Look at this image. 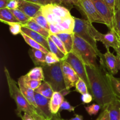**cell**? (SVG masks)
Wrapping results in <instances>:
<instances>
[{
    "instance_id": "22",
    "label": "cell",
    "mask_w": 120,
    "mask_h": 120,
    "mask_svg": "<svg viewBox=\"0 0 120 120\" xmlns=\"http://www.w3.org/2000/svg\"><path fill=\"white\" fill-rule=\"evenodd\" d=\"M110 120H120V101L116 100L111 102L107 107Z\"/></svg>"
},
{
    "instance_id": "13",
    "label": "cell",
    "mask_w": 120,
    "mask_h": 120,
    "mask_svg": "<svg viewBox=\"0 0 120 120\" xmlns=\"http://www.w3.org/2000/svg\"><path fill=\"white\" fill-rule=\"evenodd\" d=\"M18 9L26 14L28 16L32 18L41 10L42 5L30 2L28 0H18Z\"/></svg>"
},
{
    "instance_id": "41",
    "label": "cell",
    "mask_w": 120,
    "mask_h": 120,
    "mask_svg": "<svg viewBox=\"0 0 120 120\" xmlns=\"http://www.w3.org/2000/svg\"><path fill=\"white\" fill-rule=\"evenodd\" d=\"M18 0H10L7 5V8L9 9H18Z\"/></svg>"
},
{
    "instance_id": "30",
    "label": "cell",
    "mask_w": 120,
    "mask_h": 120,
    "mask_svg": "<svg viewBox=\"0 0 120 120\" xmlns=\"http://www.w3.org/2000/svg\"><path fill=\"white\" fill-rule=\"evenodd\" d=\"M32 19L34 21H36L39 25H40L41 27L49 31V29H50V24L49 23L48 21L46 18L45 16L43 15V14L41 12V11H39L36 14V15L34 17L32 18Z\"/></svg>"
},
{
    "instance_id": "15",
    "label": "cell",
    "mask_w": 120,
    "mask_h": 120,
    "mask_svg": "<svg viewBox=\"0 0 120 120\" xmlns=\"http://www.w3.org/2000/svg\"><path fill=\"white\" fill-rule=\"evenodd\" d=\"M18 84L20 90L21 91L22 94L24 95L27 101L32 106L36 108V109H37V105H36L35 99V90L30 88L26 84L22 76L18 79Z\"/></svg>"
},
{
    "instance_id": "42",
    "label": "cell",
    "mask_w": 120,
    "mask_h": 120,
    "mask_svg": "<svg viewBox=\"0 0 120 120\" xmlns=\"http://www.w3.org/2000/svg\"><path fill=\"white\" fill-rule=\"evenodd\" d=\"M99 120H110L109 111L107 108L103 109L102 112L100 114Z\"/></svg>"
},
{
    "instance_id": "9",
    "label": "cell",
    "mask_w": 120,
    "mask_h": 120,
    "mask_svg": "<svg viewBox=\"0 0 120 120\" xmlns=\"http://www.w3.org/2000/svg\"><path fill=\"white\" fill-rule=\"evenodd\" d=\"M98 12L110 30L114 29V12L104 0H91Z\"/></svg>"
},
{
    "instance_id": "7",
    "label": "cell",
    "mask_w": 120,
    "mask_h": 120,
    "mask_svg": "<svg viewBox=\"0 0 120 120\" xmlns=\"http://www.w3.org/2000/svg\"><path fill=\"white\" fill-rule=\"evenodd\" d=\"M79 5L78 8L88 21L91 23L96 22L105 24V22L98 14L91 0H79Z\"/></svg>"
},
{
    "instance_id": "47",
    "label": "cell",
    "mask_w": 120,
    "mask_h": 120,
    "mask_svg": "<svg viewBox=\"0 0 120 120\" xmlns=\"http://www.w3.org/2000/svg\"><path fill=\"white\" fill-rule=\"evenodd\" d=\"M32 115L34 117V118H35V120H47V119L43 117V116H42V115L38 114L37 112H35Z\"/></svg>"
},
{
    "instance_id": "14",
    "label": "cell",
    "mask_w": 120,
    "mask_h": 120,
    "mask_svg": "<svg viewBox=\"0 0 120 120\" xmlns=\"http://www.w3.org/2000/svg\"><path fill=\"white\" fill-rule=\"evenodd\" d=\"M42 8L60 19H64L71 15L68 8L62 7L60 5L52 3L42 5Z\"/></svg>"
},
{
    "instance_id": "18",
    "label": "cell",
    "mask_w": 120,
    "mask_h": 120,
    "mask_svg": "<svg viewBox=\"0 0 120 120\" xmlns=\"http://www.w3.org/2000/svg\"><path fill=\"white\" fill-rule=\"evenodd\" d=\"M54 25L56 26L59 33H73L75 17L72 15L68 16L64 19L62 22Z\"/></svg>"
},
{
    "instance_id": "20",
    "label": "cell",
    "mask_w": 120,
    "mask_h": 120,
    "mask_svg": "<svg viewBox=\"0 0 120 120\" xmlns=\"http://www.w3.org/2000/svg\"><path fill=\"white\" fill-rule=\"evenodd\" d=\"M22 26L27 27V28H29V29H32V30L39 33V34H41V35L44 36L46 38H48L50 35V32L49 30L41 27L36 21H34L32 18H30L26 23L24 25H23Z\"/></svg>"
},
{
    "instance_id": "11",
    "label": "cell",
    "mask_w": 120,
    "mask_h": 120,
    "mask_svg": "<svg viewBox=\"0 0 120 120\" xmlns=\"http://www.w3.org/2000/svg\"><path fill=\"white\" fill-rule=\"evenodd\" d=\"M60 62L66 87L68 90L70 91L73 87H76V83L80 78L68 62L66 61H60Z\"/></svg>"
},
{
    "instance_id": "43",
    "label": "cell",
    "mask_w": 120,
    "mask_h": 120,
    "mask_svg": "<svg viewBox=\"0 0 120 120\" xmlns=\"http://www.w3.org/2000/svg\"><path fill=\"white\" fill-rule=\"evenodd\" d=\"M28 1L34 2V3L38 4L41 5H45L52 3L51 0H28Z\"/></svg>"
},
{
    "instance_id": "48",
    "label": "cell",
    "mask_w": 120,
    "mask_h": 120,
    "mask_svg": "<svg viewBox=\"0 0 120 120\" xmlns=\"http://www.w3.org/2000/svg\"><path fill=\"white\" fill-rule=\"evenodd\" d=\"M115 51L116 52V56H117V60H118V68H119V71H120V46L119 48Z\"/></svg>"
},
{
    "instance_id": "49",
    "label": "cell",
    "mask_w": 120,
    "mask_h": 120,
    "mask_svg": "<svg viewBox=\"0 0 120 120\" xmlns=\"http://www.w3.org/2000/svg\"><path fill=\"white\" fill-rule=\"evenodd\" d=\"M83 120V117L82 115H79V114H75V117L70 119V120Z\"/></svg>"
},
{
    "instance_id": "6",
    "label": "cell",
    "mask_w": 120,
    "mask_h": 120,
    "mask_svg": "<svg viewBox=\"0 0 120 120\" xmlns=\"http://www.w3.org/2000/svg\"><path fill=\"white\" fill-rule=\"evenodd\" d=\"M91 31L94 38L97 41H100L103 43L105 48H113L114 51L117 50L120 46V39L118 37L117 32L114 29L110 30L107 34H102L96 29L94 27L91 25Z\"/></svg>"
},
{
    "instance_id": "23",
    "label": "cell",
    "mask_w": 120,
    "mask_h": 120,
    "mask_svg": "<svg viewBox=\"0 0 120 120\" xmlns=\"http://www.w3.org/2000/svg\"><path fill=\"white\" fill-rule=\"evenodd\" d=\"M73 33H59L56 34L63 42L68 53L72 51L73 46Z\"/></svg>"
},
{
    "instance_id": "26",
    "label": "cell",
    "mask_w": 120,
    "mask_h": 120,
    "mask_svg": "<svg viewBox=\"0 0 120 120\" xmlns=\"http://www.w3.org/2000/svg\"><path fill=\"white\" fill-rule=\"evenodd\" d=\"M26 75L30 79L37 81H45V75L42 67H35L30 69Z\"/></svg>"
},
{
    "instance_id": "53",
    "label": "cell",
    "mask_w": 120,
    "mask_h": 120,
    "mask_svg": "<svg viewBox=\"0 0 120 120\" xmlns=\"http://www.w3.org/2000/svg\"></svg>"
},
{
    "instance_id": "2",
    "label": "cell",
    "mask_w": 120,
    "mask_h": 120,
    "mask_svg": "<svg viewBox=\"0 0 120 120\" xmlns=\"http://www.w3.org/2000/svg\"><path fill=\"white\" fill-rule=\"evenodd\" d=\"M4 73L7 79L9 95L16 103L17 107L16 112L18 116L21 117L22 112L28 113L30 115H33L35 112H37L36 108L29 103L24 95L22 94L19 87H18L16 82L11 77L8 68L6 67H4Z\"/></svg>"
},
{
    "instance_id": "50",
    "label": "cell",
    "mask_w": 120,
    "mask_h": 120,
    "mask_svg": "<svg viewBox=\"0 0 120 120\" xmlns=\"http://www.w3.org/2000/svg\"><path fill=\"white\" fill-rule=\"evenodd\" d=\"M52 120H63V119H62V118L60 116L59 113H58V114H56V115H54Z\"/></svg>"
},
{
    "instance_id": "44",
    "label": "cell",
    "mask_w": 120,
    "mask_h": 120,
    "mask_svg": "<svg viewBox=\"0 0 120 120\" xmlns=\"http://www.w3.org/2000/svg\"><path fill=\"white\" fill-rule=\"evenodd\" d=\"M108 5L110 9H111L112 12H114L115 5H116V0H104Z\"/></svg>"
},
{
    "instance_id": "21",
    "label": "cell",
    "mask_w": 120,
    "mask_h": 120,
    "mask_svg": "<svg viewBox=\"0 0 120 120\" xmlns=\"http://www.w3.org/2000/svg\"><path fill=\"white\" fill-rule=\"evenodd\" d=\"M107 77L110 82L112 92L114 94L117 100L120 101V78H116L112 74L105 71Z\"/></svg>"
},
{
    "instance_id": "24",
    "label": "cell",
    "mask_w": 120,
    "mask_h": 120,
    "mask_svg": "<svg viewBox=\"0 0 120 120\" xmlns=\"http://www.w3.org/2000/svg\"><path fill=\"white\" fill-rule=\"evenodd\" d=\"M0 20L2 23L7 24L9 22H17L19 23L10 9L7 8L0 9Z\"/></svg>"
},
{
    "instance_id": "28",
    "label": "cell",
    "mask_w": 120,
    "mask_h": 120,
    "mask_svg": "<svg viewBox=\"0 0 120 120\" xmlns=\"http://www.w3.org/2000/svg\"><path fill=\"white\" fill-rule=\"evenodd\" d=\"M114 30L120 32V0H116L114 12Z\"/></svg>"
},
{
    "instance_id": "46",
    "label": "cell",
    "mask_w": 120,
    "mask_h": 120,
    "mask_svg": "<svg viewBox=\"0 0 120 120\" xmlns=\"http://www.w3.org/2000/svg\"><path fill=\"white\" fill-rule=\"evenodd\" d=\"M10 0H0V9L7 8Z\"/></svg>"
},
{
    "instance_id": "51",
    "label": "cell",
    "mask_w": 120,
    "mask_h": 120,
    "mask_svg": "<svg viewBox=\"0 0 120 120\" xmlns=\"http://www.w3.org/2000/svg\"><path fill=\"white\" fill-rule=\"evenodd\" d=\"M52 4H56L60 5L62 4V0H51Z\"/></svg>"
},
{
    "instance_id": "36",
    "label": "cell",
    "mask_w": 120,
    "mask_h": 120,
    "mask_svg": "<svg viewBox=\"0 0 120 120\" xmlns=\"http://www.w3.org/2000/svg\"><path fill=\"white\" fill-rule=\"evenodd\" d=\"M9 27V31L11 33L14 35H18L19 34H21L22 32V25L20 23L17 22H9L7 23Z\"/></svg>"
},
{
    "instance_id": "19",
    "label": "cell",
    "mask_w": 120,
    "mask_h": 120,
    "mask_svg": "<svg viewBox=\"0 0 120 120\" xmlns=\"http://www.w3.org/2000/svg\"><path fill=\"white\" fill-rule=\"evenodd\" d=\"M64 100V95L60 92H54L50 101V109L54 115L59 113L61 104Z\"/></svg>"
},
{
    "instance_id": "35",
    "label": "cell",
    "mask_w": 120,
    "mask_h": 120,
    "mask_svg": "<svg viewBox=\"0 0 120 120\" xmlns=\"http://www.w3.org/2000/svg\"><path fill=\"white\" fill-rule=\"evenodd\" d=\"M45 62L48 65H52L55 64L60 62V61L55 54H54L52 52L49 51V52L46 54Z\"/></svg>"
},
{
    "instance_id": "5",
    "label": "cell",
    "mask_w": 120,
    "mask_h": 120,
    "mask_svg": "<svg viewBox=\"0 0 120 120\" xmlns=\"http://www.w3.org/2000/svg\"><path fill=\"white\" fill-rule=\"evenodd\" d=\"M91 25L92 23L87 20L75 17V27L73 33L87 41L94 48L98 54V56L100 58V66L104 69H106L104 67V54H102L97 48V41L94 38L91 31Z\"/></svg>"
},
{
    "instance_id": "29",
    "label": "cell",
    "mask_w": 120,
    "mask_h": 120,
    "mask_svg": "<svg viewBox=\"0 0 120 120\" xmlns=\"http://www.w3.org/2000/svg\"><path fill=\"white\" fill-rule=\"evenodd\" d=\"M48 43H49L50 51L52 52V53H53L54 54H55V55L57 56V57L59 59L60 61H65L66 59L67 55H66L64 53L62 52L60 50L59 48L58 47L56 46V45L54 43V42L52 41V40L50 38V36H49V37L48 38Z\"/></svg>"
},
{
    "instance_id": "32",
    "label": "cell",
    "mask_w": 120,
    "mask_h": 120,
    "mask_svg": "<svg viewBox=\"0 0 120 120\" xmlns=\"http://www.w3.org/2000/svg\"><path fill=\"white\" fill-rule=\"evenodd\" d=\"M76 91L78 92L82 95L89 92L87 85L82 79L79 78L76 84Z\"/></svg>"
},
{
    "instance_id": "39",
    "label": "cell",
    "mask_w": 120,
    "mask_h": 120,
    "mask_svg": "<svg viewBox=\"0 0 120 120\" xmlns=\"http://www.w3.org/2000/svg\"><path fill=\"white\" fill-rule=\"evenodd\" d=\"M93 96L91 95V94L88 92L86 94H84L82 95L81 96V100L83 104H89L93 101Z\"/></svg>"
},
{
    "instance_id": "3",
    "label": "cell",
    "mask_w": 120,
    "mask_h": 120,
    "mask_svg": "<svg viewBox=\"0 0 120 120\" xmlns=\"http://www.w3.org/2000/svg\"><path fill=\"white\" fill-rule=\"evenodd\" d=\"M73 46L71 52L76 54L86 65L98 68L99 67L97 62L98 54L94 48L76 34H73Z\"/></svg>"
},
{
    "instance_id": "1",
    "label": "cell",
    "mask_w": 120,
    "mask_h": 120,
    "mask_svg": "<svg viewBox=\"0 0 120 120\" xmlns=\"http://www.w3.org/2000/svg\"><path fill=\"white\" fill-rule=\"evenodd\" d=\"M86 69L90 82V93L102 109H105L111 102L117 100L107 77L106 69H103L100 65L98 68L86 65Z\"/></svg>"
},
{
    "instance_id": "37",
    "label": "cell",
    "mask_w": 120,
    "mask_h": 120,
    "mask_svg": "<svg viewBox=\"0 0 120 120\" xmlns=\"http://www.w3.org/2000/svg\"><path fill=\"white\" fill-rule=\"evenodd\" d=\"M101 108V107L100 105L98 104H93L90 105L85 107L86 111L91 116V115H97Z\"/></svg>"
},
{
    "instance_id": "38",
    "label": "cell",
    "mask_w": 120,
    "mask_h": 120,
    "mask_svg": "<svg viewBox=\"0 0 120 120\" xmlns=\"http://www.w3.org/2000/svg\"><path fill=\"white\" fill-rule=\"evenodd\" d=\"M75 108H76V107H73L71 105H70V104L67 100H64L63 101V102H62V104H61L60 108V111L66 110L70 112H73L75 111Z\"/></svg>"
},
{
    "instance_id": "8",
    "label": "cell",
    "mask_w": 120,
    "mask_h": 120,
    "mask_svg": "<svg viewBox=\"0 0 120 120\" xmlns=\"http://www.w3.org/2000/svg\"><path fill=\"white\" fill-rule=\"evenodd\" d=\"M65 61L71 66L80 78L82 79L86 83L90 93V82L86 69V65L83 63L81 59L73 52H69L68 54Z\"/></svg>"
},
{
    "instance_id": "27",
    "label": "cell",
    "mask_w": 120,
    "mask_h": 120,
    "mask_svg": "<svg viewBox=\"0 0 120 120\" xmlns=\"http://www.w3.org/2000/svg\"><path fill=\"white\" fill-rule=\"evenodd\" d=\"M21 35H22V36L23 37V40H25L26 43L27 44L29 45V46H30L32 48H35V49H39V50L42 51V52H45V54H47V53L49 52V51L48 50V49H47L46 48H45L43 46H42V45L40 44L39 43H38V42H36V41H35V40L32 39L31 38L28 36V35L25 34L24 33H23L22 32H21Z\"/></svg>"
},
{
    "instance_id": "52",
    "label": "cell",
    "mask_w": 120,
    "mask_h": 120,
    "mask_svg": "<svg viewBox=\"0 0 120 120\" xmlns=\"http://www.w3.org/2000/svg\"><path fill=\"white\" fill-rule=\"evenodd\" d=\"M117 35H118V37H119L120 39V32H117Z\"/></svg>"
},
{
    "instance_id": "40",
    "label": "cell",
    "mask_w": 120,
    "mask_h": 120,
    "mask_svg": "<svg viewBox=\"0 0 120 120\" xmlns=\"http://www.w3.org/2000/svg\"><path fill=\"white\" fill-rule=\"evenodd\" d=\"M62 4L70 7H72L73 6H76L78 8L79 5V0H62Z\"/></svg>"
},
{
    "instance_id": "33",
    "label": "cell",
    "mask_w": 120,
    "mask_h": 120,
    "mask_svg": "<svg viewBox=\"0 0 120 120\" xmlns=\"http://www.w3.org/2000/svg\"><path fill=\"white\" fill-rule=\"evenodd\" d=\"M22 78L23 79V81L25 82L26 84L29 87H30V88H32L34 90L37 89L41 85L42 81H37V80H34L30 79L29 78H28L27 76L26 75H22Z\"/></svg>"
},
{
    "instance_id": "17",
    "label": "cell",
    "mask_w": 120,
    "mask_h": 120,
    "mask_svg": "<svg viewBox=\"0 0 120 120\" xmlns=\"http://www.w3.org/2000/svg\"><path fill=\"white\" fill-rule=\"evenodd\" d=\"M28 54L36 67H44L46 65L45 62L46 54L39 49L32 48L28 51Z\"/></svg>"
},
{
    "instance_id": "31",
    "label": "cell",
    "mask_w": 120,
    "mask_h": 120,
    "mask_svg": "<svg viewBox=\"0 0 120 120\" xmlns=\"http://www.w3.org/2000/svg\"><path fill=\"white\" fill-rule=\"evenodd\" d=\"M11 11L12 12L14 16H15L18 21L22 25H24L30 19L29 16H28L26 14H25L23 12L21 11L19 9H10Z\"/></svg>"
},
{
    "instance_id": "45",
    "label": "cell",
    "mask_w": 120,
    "mask_h": 120,
    "mask_svg": "<svg viewBox=\"0 0 120 120\" xmlns=\"http://www.w3.org/2000/svg\"><path fill=\"white\" fill-rule=\"evenodd\" d=\"M21 118H22V120H35L32 115L26 112H24L23 115H22Z\"/></svg>"
},
{
    "instance_id": "34",
    "label": "cell",
    "mask_w": 120,
    "mask_h": 120,
    "mask_svg": "<svg viewBox=\"0 0 120 120\" xmlns=\"http://www.w3.org/2000/svg\"><path fill=\"white\" fill-rule=\"evenodd\" d=\"M50 38L52 40V41H53L54 43L56 45L57 47L60 49V50L62 52L64 53L66 55H68V54L69 53L68 52V51H66V49L65 48V46H64L63 42L61 41L60 39L56 35H54V34H50Z\"/></svg>"
},
{
    "instance_id": "16",
    "label": "cell",
    "mask_w": 120,
    "mask_h": 120,
    "mask_svg": "<svg viewBox=\"0 0 120 120\" xmlns=\"http://www.w3.org/2000/svg\"><path fill=\"white\" fill-rule=\"evenodd\" d=\"M21 30H22V32L24 33L26 35H28L30 38H31L34 40H35V41L39 43L40 44L42 45V46H43L45 48H46L47 49H48L50 51L48 38L45 37L44 36H43L41 34H39V33L36 32L32 30V29H29V28H27L26 27L22 26Z\"/></svg>"
},
{
    "instance_id": "4",
    "label": "cell",
    "mask_w": 120,
    "mask_h": 120,
    "mask_svg": "<svg viewBox=\"0 0 120 120\" xmlns=\"http://www.w3.org/2000/svg\"><path fill=\"white\" fill-rule=\"evenodd\" d=\"M42 68L44 71L45 81L51 85L54 91L60 92L64 96L70 92L66 87L60 62L52 65H46Z\"/></svg>"
},
{
    "instance_id": "10",
    "label": "cell",
    "mask_w": 120,
    "mask_h": 120,
    "mask_svg": "<svg viewBox=\"0 0 120 120\" xmlns=\"http://www.w3.org/2000/svg\"><path fill=\"white\" fill-rule=\"evenodd\" d=\"M35 99L37 105L38 114L42 115L48 120H52L54 115L51 112L50 109V99L43 96L38 92H35Z\"/></svg>"
},
{
    "instance_id": "25",
    "label": "cell",
    "mask_w": 120,
    "mask_h": 120,
    "mask_svg": "<svg viewBox=\"0 0 120 120\" xmlns=\"http://www.w3.org/2000/svg\"><path fill=\"white\" fill-rule=\"evenodd\" d=\"M35 91L49 99L51 98L55 92L51 85L45 81H42L41 85L37 89H35Z\"/></svg>"
},
{
    "instance_id": "12",
    "label": "cell",
    "mask_w": 120,
    "mask_h": 120,
    "mask_svg": "<svg viewBox=\"0 0 120 120\" xmlns=\"http://www.w3.org/2000/svg\"><path fill=\"white\" fill-rule=\"evenodd\" d=\"M106 52L104 54V67L108 72L114 75L119 71L117 56L110 52V48H106Z\"/></svg>"
}]
</instances>
